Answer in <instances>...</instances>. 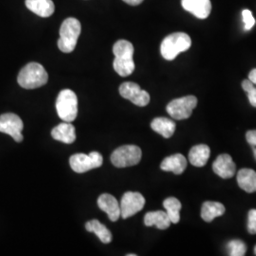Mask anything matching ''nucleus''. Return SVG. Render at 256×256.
Instances as JSON below:
<instances>
[{
    "label": "nucleus",
    "mask_w": 256,
    "mask_h": 256,
    "mask_svg": "<svg viewBox=\"0 0 256 256\" xmlns=\"http://www.w3.org/2000/svg\"><path fill=\"white\" fill-rule=\"evenodd\" d=\"M81 32L82 26L78 19L74 18L66 19L60 28L59 50L64 54H72L77 46Z\"/></svg>",
    "instance_id": "nucleus-3"
},
{
    "label": "nucleus",
    "mask_w": 256,
    "mask_h": 256,
    "mask_svg": "<svg viewBox=\"0 0 256 256\" xmlns=\"http://www.w3.org/2000/svg\"><path fill=\"white\" fill-rule=\"evenodd\" d=\"M164 207L173 224H178L180 221L182 203L176 198H169L164 202Z\"/></svg>",
    "instance_id": "nucleus-24"
},
{
    "label": "nucleus",
    "mask_w": 256,
    "mask_h": 256,
    "mask_svg": "<svg viewBox=\"0 0 256 256\" xmlns=\"http://www.w3.org/2000/svg\"><path fill=\"white\" fill-rule=\"evenodd\" d=\"M198 106V98L194 96H186L176 99L167 106L168 114L174 120H182L189 119L192 111Z\"/></svg>",
    "instance_id": "nucleus-7"
},
{
    "label": "nucleus",
    "mask_w": 256,
    "mask_h": 256,
    "mask_svg": "<svg viewBox=\"0 0 256 256\" xmlns=\"http://www.w3.org/2000/svg\"><path fill=\"white\" fill-rule=\"evenodd\" d=\"M192 46V39L187 34L176 32L164 38L162 43V55L167 61H173L178 55L188 50Z\"/></svg>",
    "instance_id": "nucleus-4"
},
{
    "label": "nucleus",
    "mask_w": 256,
    "mask_h": 256,
    "mask_svg": "<svg viewBox=\"0 0 256 256\" xmlns=\"http://www.w3.org/2000/svg\"><path fill=\"white\" fill-rule=\"evenodd\" d=\"M102 164V156L98 152H92L90 155L75 154L72 156L70 160L72 169L78 174H84L93 169L100 168Z\"/></svg>",
    "instance_id": "nucleus-8"
},
{
    "label": "nucleus",
    "mask_w": 256,
    "mask_h": 256,
    "mask_svg": "<svg viewBox=\"0 0 256 256\" xmlns=\"http://www.w3.org/2000/svg\"><path fill=\"white\" fill-rule=\"evenodd\" d=\"M252 148H254V158L256 160V147H252Z\"/></svg>",
    "instance_id": "nucleus-32"
},
{
    "label": "nucleus",
    "mask_w": 256,
    "mask_h": 256,
    "mask_svg": "<svg viewBox=\"0 0 256 256\" xmlns=\"http://www.w3.org/2000/svg\"><path fill=\"white\" fill-rule=\"evenodd\" d=\"M228 250L230 256H244L247 252V246L241 240H232L228 243Z\"/></svg>",
    "instance_id": "nucleus-25"
},
{
    "label": "nucleus",
    "mask_w": 256,
    "mask_h": 256,
    "mask_svg": "<svg viewBox=\"0 0 256 256\" xmlns=\"http://www.w3.org/2000/svg\"><path fill=\"white\" fill-rule=\"evenodd\" d=\"M28 9L40 18H50L55 12V5L52 0H26Z\"/></svg>",
    "instance_id": "nucleus-16"
},
{
    "label": "nucleus",
    "mask_w": 256,
    "mask_h": 256,
    "mask_svg": "<svg viewBox=\"0 0 256 256\" xmlns=\"http://www.w3.org/2000/svg\"><path fill=\"white\" fill-rule=\"evenodd\" d=\"M52 137L66 144H72L76 140V130L72 122H64L52 129Z\"/></svg>",
    "instance_id": "nucleus-15"
},
{
    "label": "nucleus",
    "mask_w": 256,
    "mask_h": 256,
    "mask_svg": "<svg viewBox=\"0 0 256 256\" xmlns=\"http://www.w3.org/2000/svg\"><path fill=\"white\" fill-rule=\"evenodd\" d=\"M239 187L245 192L252 194L256 192V172L252 169H241L238 174Z\"/></svg>",
    "instance_id": "nucleus-20"
},
{
    "label": "nucleus",
    "mask_w": 256,
    "mask_h": 256,
    "mask_svg": "<svg viewBox=\"0 0 256 256\" xmlns=\"http://www.w3.org/2000/svg\"><path fill=\"white\" fill-rule=\"evenodd\" d=\"M56 110L59 118L66 122H74L78 116V98L70 90L59 93L56 101Z\"/></svg>",
    "instance_id": "nucleus-5"
},
{
    "label": "nucleus",
    "mask_w": 256,
    "mask_h": 256,
    "mask_svg": "<svg viewBox=\"0 0 256 256\" xmlns=\"http://www.w3.org/2000/svg\"><path fill=\"white\" fill-rule=\"evenodd\" d=\"M226 208L220 202H207L202 205V218L205 222L210 223L216 218L222 216Z\"/></svg>",
    "instance_id": "nucleus-21"
},
{
    "label": "nucleus",
    "mask_w": 256,
    "mask_h": 256,
    "mask_svg": "<svg viewBox=\"0 0 256 256\" xmlns=\"http://www.w3.org/2000/svg\"><path fill=\"white\" fill-rule=\"evenodd\" d=\"M248 80L252 82L254 86H256V68L252 70L248 74Z\"/></svg>",
    "instance_id": "nucleus-30"
},
{
    "label": "nucleus",
    "mask_w": 256,
    "mask_h": 256,
    "mask_svg": "<svg viewBox=\"0 0 256 256\" xmlns=\"http://www.w3.org/2000/svg\"><path fill=\"white\" fill-rule=\"evenodd\" d=\"M254 254L256 256V248H254Z\"/></svg>",
    "instance_id": "nucleus-33"
},
{
    "label": "nucleus",
    "mask_w": 256,
    "mask_h": 256,
    "mask_svg": "<svg viewBox=\"0 0 256 256\" xmlns=\"http://www.w3.org/2000/svg\"><path fill=\"white\" fill-rule=\"evenodd\" d=\"M48 81V74L45 68L38 63L25 66L18 75L19 86L25 90H36L45 86Z\"/></svg>",
    "instance_id": "nucleus-2"
},
{
    "label": "nucleus",
    "mask_w": 256,
    "mask_h": 256,
    "mask_svg": "<svg viewBox=\"0 0 256 256\" xmlns=\"http://www.w3.org/2000/svg\"><path fill=\"white\" fill-rule=\"evenodd\" d=\"M210 156V147L206 144H200L192 147L189 153V162L196 167H204L207 164Z\"/></svg>",
    "instance_id": "nucleus-19"
},
{
    "label": "nucleus",
    "mask_w": 256,
    "mask_h": 256,
    "mask_svg": "<svg viewBox=\"0 0 256 256\" xmlns=\"http://www.w3.org/2000/svg\"><path fill=\"white\" fill-rule=\"evenodd\" d=\"M246 138H247L248 142L252 146H256V130L248 131Z\"/></svg>",
    "instance_id": "nucleus-29"
},
{
    "label": "nucleus",
    "mask_w": 256,
    "mask_h": 256,
    "mask_svg": "<svg viewBox=\"0 0 256 256\" xmlns=\"http://www.w3.org/2000/svg\"><path fill=\"white\" fill-rule=\"evenodd\" d=\"M160 168L165 172H172L174 174H182L187 168V160L182 154L170 156L164 160Z\"/></svg>",
    "instance_id": "nucleus-17"
},
{
    "label": "nucleus",
    "mask_w": 256,
    "mask_h": 256,
    "mask_svg": "<svg viewBox=\"0 0 256 256\" xmlns=\"http://www.w3.org/2000/svg\"><path fill=\"white\" fill-rule=\"evenodd\" d=\"M243 90L247 93L250 104L256 108V88L250 80H245L242 84Z\"/></svg>",
    "instance_id": "nucleus-26"
},
{
    "label": "nucleus",
    "mask_w": 256,
    "mask_h": 256,
    "mask_svg": "<svg viewBox=\"0 0 256 256\" xmlns=\"http://www.w3.org/2000/svg\"><path fill=\"white\" fill-rule=\"evenodd\" d=\"M124 2L128 3V5H131V6H138V5H140L144 0H122Z\"/></svg>",
    "instance_id": "nucleus-31"
},
{
    "label": "nucleus",
    "mask_w": 256,
    "mask_h": 256,
    "mask_svg": "<svg viewBox=\"0 0 256 256\" xmlns=\"http://www.w3.org/2000/svg\"><path fill=\"white\" fill-rule=\"evenodd\" d=\"M144 224L147 227L156 226L158 230H167L172 224L166 212L156 210L147 212L144 216Z\"/></svg>",
    "instance_id": "nucleus-18"
},
{
    "label": "nucleus",
    "mask_w": 256,
    "mask_h": 256,
    "mask_svg": "<svg viewBox=\"0 0 256 256\" xmlns=\"http://www.w3.org/2000/svg\"><path fill=\"white\" fill-rule=\"evenodd\" d=\"M98 206L106 212L112 222H116L120 218V207L118 200L110 194H104L98 198Z\"/></svg>",
    "instance_id": "nucleus-14"
},
{
    "label": "nucleus",
    "mask_w": 256,
    "mask_h": 256,
    "mask_svg": "<svg viewBox=\"0 0 256 256\" xmlns=\"http://www.w3.org/2000/svg\"><path fill=\"white\" fill-rule=\"evenodd\" d=\"M242 16H243V21L245 24V30H250L256 25V19L252 16V12L248 10H244L242 12Z\"/></svg>",
    "instance_id": "nucleus-27"
},
{
    "label": "nucleus",
    "mask_w": 256,
    "mask_h": 256,
    "mask_svg": "<svg viewBox=\"0 0 256 256\" xmlns=\"http://www.w3.org/2000/svg\"><path fill=\"white\" fill-rule=\"evenodd\" d=\"M120 94L122 98L133 102L140 108H144L150 102V95L148 92L140 88L135 82H124L120 86Z\"/></svg>",
    "instance_id": "nucleus-11"
},
{
    "label": "nucleus",
    "mask_w": 256,
    "mask_h": 256,
    "mask_svg": "<svg viewBox=\"0 0 256 256\" xmlns=\"http://www.w3.org/2000/svg\"><path fill=\"white\" fill-rule=\"evenodd\" d=\"M151 128L165 138H170L174 134L176 122L167 118H156L152 122Z\"/></svg>",
    "instance_id": "nucleus-22"
},
{
    "label": "nucleus",
    "mask_w": 256,
    "mask_h": 256,
    "mask_svg": "<svg viewBox=\"0 0 256 256\" xmlns=\"http://www.w3.org/2000/svg\"><path fill=\"white\" fill-rule=\"evenodd\" d=\"M183 9L194 14L196 18L206 19L212 12L210 0H182Z\"/></svg>",
    "instance_id": "nucleus-13"
},
{
    "label": "nucleus",
    "mask_w": 256,
    "mask_h": 256,
    "mask_svg": "<svg viewBox=\"0 0 256 256\" xmlns=\"http://www.w3.org/2000/svg\"><path fill=\"white\" fill-rule=\"evenodd\" d=\"M214 172L222 178H232L236 173V165L228 154L220 155L212 164Z\"/></svg>",
    "instance_id": "nucleus-12"
},
{
    "label": "nucleus",
    "mask_w": 256,
    "mask_h": 256,
    "mask_svg": "<svg viewBox=\"0 0 256 256\" xmlns=\"http://www.w3.org/2000/svg\"><path fill=\"white\" fill-rule=\"evenodd\" d=\"M248 230L250 234H256V210L248 212Z\"/></svg>",
    "instance_id": "nucleus-28"
},
{
    "label": "nucleus",
    "mask_w": 256,
    "mask_h": 256,
    "mask_svg": "<svg viewBox=\"0 0 256 256\" xmlns=\"http://www.w3.org/2000/svg\"><path fill=\"white\" fill-rule=\"evenodd\" d=\"M23 129V120L18 115L7 113L0 116V132L9 135L16 142H22L24 140L22 135Z\"/></svg>",
    "instance_id": "nucleus-10"
},
{
    "label": "nucleus",
    "mask_w": 256,
    "mask_h": 256,
    "mask_svg": "<svg viewBox=\"0 0 256 256\" xmlns=\"http://www.w3.org/2000/svg\"><path fill=\"white\" fill-rule=\"evenodd\" d=\"M146 205V198L140 192H126L120 204V216L124 220L134 216L144 209Z\"/></svg>",
    "instance_id": "nucleus-9"
},
{
    "label": "nucleus",
    "mask_w": 256,
    "mask_h": 256,
    "mask_svg": "<svg viewBox=\"0 0 256 256\" xmlns=\"http://www.w3.org/2000/svg\"><path fill=\"white\" fill-rule=\"evenodd\" d=\"M142 158V149L136 146H124L111 155V162L117 168H126L138 164Z\"/></svg>",
    "instance_id": "nucleus-6"
},
{
    "label": "nucleus",
    "mask_w": 256,
    "mask_h": 256,
    "mask_svg": "<svg viewBox=\"0 0 256 256\" xmlns=\"http://www.w3.org/2000/svg\"><path fill=\"white\" fill-rule=\"evenodd\" d=\"M134 46L126 40H119L113 46L115 60L114 70L122 77H128L135 72L134 63Z\"/></svg>",
    "instance_id": "nucleus-1"
},
{
    "label": "nucleus",
    "mask_w": 256,
    "mask_h": 256,
    "mask_svg": "<svg viewBox=\"0 0 256 256\" xmlns=\"http://www.w3.org/2000/svg\"><path fill=\"white\" fill-rule=\"evenodd\" d=\"M86 229L90 232L95 234L104 244L112 242V234L99 220H92L86 224Z\"/></svg>",
    "instance_id": "nucleus-23"
}]
</instances>
